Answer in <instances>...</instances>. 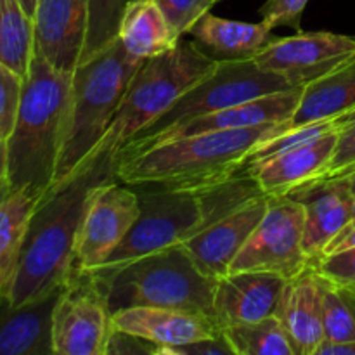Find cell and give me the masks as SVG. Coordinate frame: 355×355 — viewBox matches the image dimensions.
I'll list each match as a JSON object with an SVG mask.
<instances>
[{
  "label": "cell",
  "mask_w": 355,
  "mask_h": 355,
  "mask_svg": "<svg viewBox=\"0 0 355 355\" xmlns=\"http://www.w3.org/2000/svg\"><path fill=\"white\" fill-rule=\"evenodd\" d=\"M349 189H350V198H352V220L350 224H355V175L349 177Z\"/></svg>",
  "instance_id": "obj_43"
},
{
  "label": "cell",
  "mask_w": 355,
  "mask_h": 355,
  "mask_svg": "<svg viewBox=\"0 0 355 355\" xmlns=\"http://www.w3.org/2000/svg\"><path fill=\"white\" fill-rule=\"evenodd\" d=\"M162 355H234V350L225 338L224 331H220L218 335L196 340L186 345L170 347L163 350Z\"/></svg>",
  "instance_id": "obj_36"
},
{
  "label": "cell",
  "mask_w": 355,
  "mask_h": 355,
  "mask_svg": "<svg viewBox=\"0 0 355 355\" xmlns=\"http://www.w3.org/2000/svg\"><path fill=\"white\" fill-rule=\"evenodd\" d=\"M290 89H297V87L291 85L284 76L277 73L260 69L253 62V59L218 62L217 68L210 75L186 90L158 120L153 121L148 128L139 132L132 141H128L118 151L113 162L118 163L128 158L142 144L177 125L234 106V104L245 103V101Z\"/></svg>",
  "instance_id": "obj_7"
},
{
  "label": "cell",
  "mask_w": 355,
  "mask_h": 355,
  "mask_svg": "<svg viewBox=\"0 0 355 355\" xmlns=\"http://www.w3.org/2000/svg\"><path fill=\"white\" fill-rule=\"evenodd\" d=\"M321 276L342 284H355V248L322 255L314 263Z\"/></svg>",
  "instance_id": "obj_34"
},
{
  "label": "cell",
  "mask_w": 355,
  "mask_h": 355,
  "mask_svg": "<svg viewBox=\"0 0 355 355\" xmlns=\"http://www.w3.org/2000/svg\"><path fill=\"white\" fill-rule=\"evenodd\" d=\"M288 279L272 272H229L215 284V319L222 329L276 315Z\"/></svg>",
  "instance_id": "obj_16"
},
{
  "label": "cell",
  "mask_w": 355,
  "mask_h": 355,
  "mask_svg": "<svg viewBox=\"0 0 355 355\" xmlns=\"http://www.w3.org/2000/svg\"><path fill=\"white\" fill-rule=\"evenodd\" d=\"M111 179H114V162L104 158L38 201L6 291L10 305L16 307L45 297L68 281L90 193Z\"/></svg>",
  "instance_id": "obj_1"
},
{
  "label": "cell",
  "mask_w": 355,
  "mask_h": 355,
  "mask_svg": "<svg viewBox=\"0 0 355 355\" xmlns=\"http://www.w3.org/2000/svg\"><path fill=\"white\" fill-rule=\"evenodd\" d=\"M355 175V121L338 130L329 163L318 180H340Z\"/></svg>",
  "instance_id": "obj_31"
},
{
  "label": "cell",
  "mask_w": 355,
  "mask_h": 355,
  "mask_svg": "<svg viewBox=\"0 0 355 355\" xmlns=\"http://www.w3.org/2000/svg\"><path fill=\"white\" fill-rule=\"evenodd\" d=\"M338 130L272 156L259 166L245 172L253 173L263 193L269 196H290L295 191L315 182L329 163Z\"/></svg>",
  "instance_id": "obj_20"
},
{
  "label": "cell",
  "mask_w": 355,
  "mask_h": 355,
  "mask_svg": "<svg viewBox=\"0 0 355 355\" xmlns=\"http://www.w3.org/2000/svg\"><path fill=\"white\" fill-rule=\"evenodd\" d=\"M355 54V38L331 31H298L272 38L253 62L260 69L284 76L293 87H305L328 75Z\"/></svg>",
  "instance_id": "obj_12"
},
{
  "label": "cell",
  "mask_w": 355,
  "mask_h": 355,
  "mask_svg": "<svg viewBox=\"0 0 355 355\" xmlns=\"http://www.w3.org/2000/svg\"><path fill=\"white\" fill-rule=\"evenodd\" d=\"M335 121H336V127H338V130L342 127H345V125L354 123V121H355V107H354V110L347 111V113H343L342 116L335 118Z\"/></svg>",
  "instance_id": "obj_40"
},
{
  "label": "cell",
  "mask_w": 355,
  "mask_h": 355,
  "mask_svg": "<svg viewBox=\"0 0 355 355\" xmlns=\"http://www.w3.org/2000/svg\"><path fill=\"white\" fill-rule=\"evenodd\" d=\"M214 2H215V3H217V2H218V0H214Z\"/></svg>",
  "instance_id": "obj_44"
},
{
  "label": "cell",
  "mask_w": 355,
  "mask_h": 355,
  "mask_svg": "<svg viewBox=\"0 0 355 355\" xmlns=\"http://www.w3.org/2000/svg\"><path fill=\"white\" fill-rule=\"evenodd\" d=\"M144 61L130 54L116 38L89 61L76 66L64 139L51 191L62 186L82 168L106 134L132 78Z\"/></svg>",
  "instance_id": "obj_4"
},
{
  "label": "cell",
  "mask_w": 355,
  "mask_h": 355,
  "mask_svg": "<svg viewBox=\"0 0 355 355\" xmlns=\"http://www.w3.org/2000/svg\"><path fill=\"white\" fill-rule=\"evenodd\" d=\"M104 355H162V347L135 333L111 328Z\"/></svg>",
  "instance_id": "obj_35"
},
{
  "label": "cell",
  "mask_w": 355,
  "mask_h": 355,
  "mask_svg": "<svg viewBox=\"0 0 355 355\" xmlns=\"http://www.w3.org/2000/svg\"><path fill=\"white\" fill-rule=\"evenodd\" d=\"M217 64L218 61L205 54L196 42L184 38L172 51L146 59L132 78L106 134L76 173L104 158L114 159L128 141L158 120L186 90L210 75Z\"/></svg>",
  "instance_id": "obj_5"
},
{
  "label": "cell",
  "mask_w": 355,
  "mask_h": 355,
  "mask_svg": "<svg viewBox=\"0 0 355 355\" xmlns=\"http://www.w3.org/2000/svg\"><path fill=\"white\" fill-rule=\"evenodd\" d=\"M315 355H355V340L352 342H322Z\"/></svg>",
  "instance_id": "obj_38"
},
{
  "label": "cell",
  "mask_w": 355,
  "mask_h": 355,
  "mask_svg": "<svg viewBox=\"0 0 355 355\" xmlns=\"http://www.w3.org/2000/svg\"><path fill=\"white\" fill-rule=\"evenodd\" d=\"M302 90H304V87L283 90V92L267 94V96L245 101V103L224 107V110L205 114V116H198L194 118V120L180 123L177 125V127L170 128V130L163 132V134L156 135L155 139H151V141H148L146 144H142L137 151L132 153L128 158L135 156L137 153L151 149L155 148V146H159L163 144V142L172 141V139L177 137H187V135L207 134V132L217 130H236V128L259 127V125L267 123H283V121H286L298 107ZM121 162H123V159H121Z\"/></svg>",
  "instance_id": "obj_15"
},
{
  "label": "cell",
  "mask_w": 355,
  "mask_h": 355,
  "mask_svg": "<svg viewBox=\"0 0 355 355\" xmlns=\"http://www.w3.org/2000/svg\"><path fill=\"white\" fill-rule=\"evenodd\" d=\"M139 211L141 203L134 187L116 179L94 187L76 234L71 270L99 269L130 231Z\"/></svg>",
  "instance_id": "obj_11"
},
{
  "label": "cell",
  "mask_w": 355,
  "mask_h": 355,
  "mask_svg": "<svg viewBox=\"0 0 355 355\" xmlns=\"http://www.w3.org/2000/svg\"><path fill=\"white\" fill-rule=\"evenodd\" d=\"M64 286L16 307L0 295V355H54L52 318Z\"/></svg>",
  "instance_id": "obj_18"
},
{
  "label": "cell",
  "mask_w": 355,
  "mask_h": 355,
  "mask_svg": "<svg viewBox=\"0 0 355 355\" xmlns=\"http://www.w3.org/2000/svg\"><path fill=\"white\" fill-rule=\"evenodd\" d=\"M304 232V207L291 196H272L266 215L229 272L259 270L277 274L284 279L298 276L314 263L305 252Z\"/></svg>",
  "instance_id": "obj_9"
},
{
  "label": "cell",
  "mask_w": 355,
  "mask_h": 355,
  "mask_svg": "<svg viewBox=\"0 0 355 355\" xmlns=\"http://www.w3.org/2000/svg\"><path fill=\"white\" fill-rule=\"evenodd\" d=\"M89 26V0H38L33 17L35 52L62 71L80 64Z\"/></svg>",
  "instance_id": "obj_14"
},
{
  "label": "cell",
  "mask_w": 355,
  "mask_h": 355,
  "mask_svg": "<svg viewBox=\"0 0 355 355\" xmlns=\"http://www.w3.org/2000/svg\"><path fill=\"white\" fill-rule=\"evenodd\" d=\"M290 196L304 207V246L315 263L324 255L329 243L352 220L349 180H315Z\"/></svg>",
  "instance_id": "obj_17"
},
{
  "label": "cell",
  "mask_w": 355,
  "mask_h": 355,
  "mask_svg": "<svg viewBox=\"0 0 355 355\" xmlns=\"http://www.w3.org/2000/svg\"><path fill=\"white\" fill-rule=\"evenodd\" d=\"M355 107V54L304 87L295 113L279 125V134L324 120H335ZM277 134V135H279Z\"/></svg>",
  "instance_id": "obj_22"
},
{
  "label": "cell",
  "mask_w": 355,
  "mask_h": 355,
  "mask_svg": "<svg viewBox=\"0 0 355 355\" xmlns=\"http://www.w3.org/2000/svg\"><path fill=\"white\" fill-rule=\"evenodd\" d=\"M173 30L182 37L215 6L214 0H155Z\"/></svg>",
  "instance_id": "obj_32"
},
{
  "label": "cell",
  "mask_w": 355,
  "mask_h": 355,
  "mask_svg": "<svg viewBox=\"0 0 355 355\" xmlns=\"http://www.w3.org/2000/svg\"><path fill=\"white\" fill-rule=\"evenodd\" d=\"M234 355H297L277 315L222 329Z\"/></svg>",
  "instance_id": "obj_27"
},
{
  "label": "cell",
  "mask_w": 355,
  "mask_h": 355,
  "mask_svg": "<svg viewBox=\"0 0 355 355\" xmlns=\"http://www.w3.org/2000/svg\"><path fill=\"white\" fill-rule=\"evenodd\" d=\"M10 193H12V187H10L9 180L0 179V203H2V201H6L7 196H9Z\"/></svg>",
  "instance_id": "obj_42"
},
{
  "label": "cell",
  "mask_w": 355,
  "mask_h": 355,
  "mask_svg": "<svg viewBox=\"0 0 355 355\" xmlns=\"http://www.w3.org/2000/svg\"><path fill=\"white\" fill-rule=\"evenodd\" d=\"M322 291L324 342L355 340V284H342L318 272Z\"/></svg>",
  "instance_id": "obj_28"
},
{
  "label": "cell",
  "mask_w": 355,
  "mask_h": 355,
  "mask_svg": "<svg viewBox=\"0 0 355 355\" xmlns=\"http://www.w3.org/2000/svg\"><path fill=\"white\" fill-rule=\"evenodd\" d=\"M270 198L272 196H263L250 201L180 243L201 272L211 279H220L229 274L234 259L266 215Z\"/></svg>",
  "instance_id": "obj_13"
},
{
  "label": "cell",
  "mask_w": 355,
  "mask_h": 355,
  "mask_svg": "<svg viewBox=\"0 0 355 355\" xmlns=\"http://www.w3.org/2000/svg\"><path fill=\"white\" fill-rule=\"evenodd\" d=\"M307 3L309 0H267L260 7V17L269 30L279 26L300 30L302 14Z\"/></svg>",
  "instance_id": "obj_33"
},
{
  "label": "cell",
  "mask_w": 355,
  "mask_h": 355,
  "mask_svg": "<svg viewBox=\"0 0 355 355\" xmlns=\"http://www.w3.org/2000/svg\"><path fill=\"white\" fill-rule=\"evenodd\" d=\"M349 248H355V224H349L326 248L324 255L328 253H336V252H343V250Z\"/></svg>",
  "instance_id": "obj_37"
},
{
  "label": "cell",
  "mask_w": 355,
  "mask_h": 355,
  "mask_svg": "<svg viewBox=\"0 0 355 355\" xmlns=\"http://www.w3.org/2000/svg\"><path fill=\"white\" fill-rule=\"evenodd\" d=\"M111 326L151 340L162 347V354L170 347L186 345L196 340L215 336L222 331L214 319L162 307L121 309L111 314Z\"/></svg>",
  "instance_id": "obj_19"
},
{
  "label": "cell",
  "mask_w": 355,
  "mask_h": 355,
  "mask_svg": "<svg viewBox=\"0 0 355 355\" xmlns=\"http://www.w3.org/2000/svg\"><path fill=\"white\" fill-rule=\"evenodd\" d=\"M7 168H9L7 139H0V179H7Z\"/></svg>",
  "instance_id": "obj_39"
},
{
  "label": "cell",
  "mask_w": 355,
  "mask_h": 355,
  "mask_svg": "<svg viewBox=\"0 0 355 355\" xmlns=\"http://www.w3.org/2000/svg\"><path fill=\"white\" fill-rule=\"evenodd\" d=\"M118 38L130 54L149 59L172 51L182 37L155 0H134L125 10Z\"/></svg>",
  "instance_id": "obj_24"
},
{
  "label": "cell",
  "mask_w": 355,
  "mask_h": 355,
  "mask_svg": "<svg viewBox=\"0 0 355 355\" xmlns=\"http://www.w3.org/2000/svg\"><path fill=\"white\" fill-rule=\"evenodd\" d=\"M297 355H315L324 342L322 291L314 263L286 281L276 312Z\"/></svg>",
  "instance_id": "obj_21"
},
{
  "label": "cell",
  "mask_w": 355,
  "mask_h": 355,
  "mask_svg": "<svg viewBox=\"0 0 355 355\" xmlns=\"http://www.w3.org/2000/svg\"><path fill=\"white\" fill-rule=\"evenodd\" d=\"M263 23H243L207 12L189 30L201 51L215 61H250L272 42Z\"/></svg>",
  "instance_id": "obj_23"
},
{
  "label": "cell",
  "mask_w": 355,
  "mask_h": 355,
  "mask_svg": "<svg viewBox=\"0 0 355 355\" xmlns=\"http://www.w3.org/2000/svg\"><path fill=\"white\" fill-rule=\"evenodd\" d=\"M111 328L99 279L92 272L71 270L52 318L54 355H104Z\"/></svg>",
  "instance_id": "obj_10"
},
{
  "label": "cell",
  "mask_w": 355,
  "mask_h": 355,
  "mask_svg": "<svg viewBox=\"0 0 355 355\" xmlns=\"http://www.w3.org/2000/svg\"><path fill=\"white\" fill-rule=\"evenodd\" d=\"M21 7L24 9V12L28 14V16L33 19L35 17V10H37V6H38V0H19Z\"/></svg>",
  "instance_id": "obj_41"
},
{
  "label": "cell",
  "mask_w": 355,
  "mask_h": 355,
  "mask_svg": "<svg viewBox=\"0 0 355 355\" xmlns=\"http://www.w3.org/2000/svg\"><path fill=\"white\" fill-rule=\"evenodd\" d=\"M130 2L134 0H89V26L80 64L116 40L121 19Z\"/></svg>",
  "instance_id": "obj_29"
},
{
  "label": "cell",
  "mask_w": 355,
  "mask_h": 355,
  "mask_svg": "<svg viewBox=\"0 0 355 355\" xmlns=\"http://www.w3.org/2000/svg\"><path fill=\"white\" fill-rule=\"evenodd\" d=\"M33 52V19L19 0H0V62L24 78Z\"/></svg>",
  "instance_id": "obj_26"
},
{
  "label": "cell",
  "mask_w": 355,
  "mask_h": 355,
  "mask_svg": "<svg viewBox=\"0 0 355 355\" xmlns=\"http://www.w3.org/2000/svg\"><path fill=\"white\" fill-rule=\"evenodd\" d=\"M38 201L40 196L31 191L17 189L0 203V295H6L12 279L21 245Z\"/></svg>",
  "instance_id": "obj_25"
},
{
  "label": "cell",
  "mask_w": 355,
  "mask_h": 355,
  "mask_svg": "<svg viewBox=\"0 0 355 355\" xmlns=\"http://www.w3.org/2000/svg\"><path fill=\"white\" fill-rule=\"evenodd\" d=\"M279 125L172 139L114 163V179L134 189L198 193L241 172L253 148L279 134Z\"/></svg>",
  "instance_id": "obj_2"
},
{
  "label": "cell",
  "mask_w": 355,
  "mask_h": 355,
  "mask_svg": "<svg viewBox=\"0 0 355 355\" xmlns=\"http://www.w3.org/2000/svg\"><path fill=\"white\" fill-rule=\"evenodd\" d=\"M23 80V76L0 62V139L9 137L16 123Z\"/></svg>",
  "instance_id": "obj_30"
},
{
  "label": "cell",
  "mask_w": 355,
  "mask_h": 355,
  "mask_svg": "<svg viewBox=\"0 0 355 355\" xmlns=\"http://www.w3.org/2000/svg\"><path fill=\"white\" fill-rule=\"evenodd\" d=\"M73 71H62L33 52L23 80L16 123L7 137L12 191L42 198L54 186L71 97Z\"/></svg>",
  "instance_id": "obj_3"
},
{
  "label": "cell",
  "mask_w": 355,
  "mask_h": 355,
  "mask_svg": "<svg viewBox=\"0 0 355 355\" xmlns=\"http://www.w3.org/2000/svg\"><path fill=\"white\" fill-rule=\"evenodd\" d=\"M111 314L128 307H162L215 319V284L182 245L168 246L107 272H92ZM218 324V322H217Z\"/></svg>",
  "instance_id": "obj_6"
},
{
  "label": "cell",
  "mask_w": 355,
  "mask_h": 355,
  "mask_svg": "<svg viewBox=\"0 0 355 355\" xmlns=\"http://www.w3.org/2000/svg\"><path fill=\"white\" fill-rule=\"evenodd\" d=\"M139 193L137 220L106 262L92 272H107L168 246L180 245L201 227L200 194L191 191H146Z\"/></svg>",
  "instance_id": "obj_8"
}]
</instances>
